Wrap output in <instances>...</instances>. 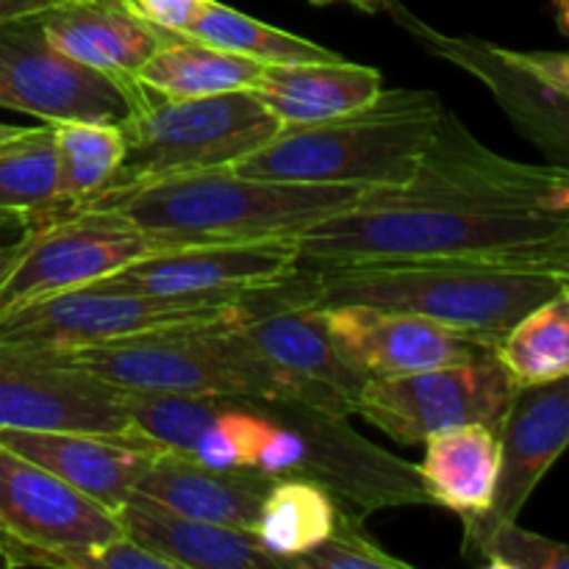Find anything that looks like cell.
Returning <instances> with one entry per match:
<instances>
[{
    "label": "cell",
    "instance_id": "d4e9b609",
    "mask_svg": "<svg viewBox=\"0 0 569 569\" xmlns=\"http://www.w3.org/2000/svg\"><path fill=\"white\" fill-rule=\"evenodd\" d=\"M259 61L178 33L156 50L137 72V81L159 98H209L250 92L261 78Z\"/></svg>",
    "mask_w": 569,
    "mask_h": 569
},
{
    "label": "cell",
    "instance_id": "8fae6325",
    "mask_svg": "<svg viewBox=\"0 0 569 569\" xmlns=\"http://www.w3.org/2000/svg\"><path fill=\"white\" fill-rule=\"evenodd\" d=\"M39 17L0 26V109L48 126L64 120L122 126L150 89L137 78L106 76L72 61L48 42Z\"/></svg>",
    "mask_w": 569,
    "mask_h": 569
},
{
    "label": "cell",
    "instance_id": "d6a6232c",
    "mask_svg": "<svg viewBox=\"0 0 569 569\" xmlns=\"http://www.w3.org/2000/svg\"><path fill=\"white\" fill-rule=\"evenodd\" d=\"M467 556H478L495 569H569V545L526 531L517 520L483 533Z\"/></svg>",
    "mask_w": 569,
    "mask_h": 569
},
{
    "label": "cell",
    "instance_id": "8d00e7d4",
    "mask_svg": "<svg viewBox=\"0 0 569 569\" xmlns=\"http://www.w3.org/2000/svg\"><path fill=\"white\" fill-rule=\"evenodd\" d=\"M61 3H67V0H0V26L26 20V17H39Z\"/></svg>",
    "mask_w": 569,
    "mask_h": 569
},
{
    "label": "cell",
    "instance_id": "7a4b0ae2",
    "mask_svg": "<svg viewBox=\"0 0 569 569\" xmlns=\"http://www.w3.org/2000/svg\"><path fill=\"white\" fill-rule=\"evenodd\" d=\"M303 270L311 303L320 309L361 303L406 311L489 350L520 317L569 283L559 272L465 259H361Z\"/></svg>",
    "mask_w": 569,
    "mask_h": 569
},
{
    "label": "cell",
    "instance_id": "9c48e42d",
    "mask_svg": "<svg viewBox=\"0 0 569 569\" xmlns=\"http://www.w3.org/2000/svg\"><path fill=\"white\" fill-rule=\"evenodd\" d=\"M120 533L114 511L0 445V565L81 569L83 550Z\"/></svg>",
    "mask_w": 569,
    "mask_h": 569
},
{
    "label": "cell",
    "instance_id": "4fadbf2b",
    "mask_svg": "<svg viewBox=\"0 0 569 569\" xmlns=\"http://www.w3.org/2000/svg\"><path fill=\"white\" fill-rule=\"evenodd\" d=\"M0 428L137 437L122 392L67 350L0 339Z\"/></svg>",
    "mask_w": 569,
    "mask_h": 569
},
{
    "label": "cell",
    "instance_id": "f35d334b",
    "mask_svg": "<svg viewBox=\"0 0 569 569\" xmlns=\"http://www.w3.org/2000/svg\"><path fill=\"white\" fill-rule=\"evenodd\" d=\"M31 126H9V122H0V144L11 142V139H20L22 133H28Z\"/></svg>",
    "mask_w": 569,
    "mask_h": 569
},
{
    "label": "cell",
    "instance_id": "f1b7e54d",
    "mask_svg": "<svg viewBox=\"0 0 569 569\" xmlns=\"http://www.w3.org/2000/svg\"><path fill=\"white\" fill-rule=\"evenodd\" d=\"M0 211L37 217L67 211L59 198V156L53 126L48 122L0 144Z\"/></svg>",
    "mask_w": 569,
    "mask_h": 569
},
{
    "label": "cell",
    "instance_id": "ba28073f",
    "mask_svg": "<svg viewBox=\"0 0 569 569\" xmlns=\"http://www.w3.org/2000/svg\"><path fill=\"white\" fill-rule=\"evenodd\" d=\"M276 287L244 298H167L98 281L0 311V339L72 350L164 328L237 320L256 315Z\"/></svg>",
    "mask_w": 569,
    "mask_h": 569
},
{
    "label": "cell",
    "instance_id": "74e56055",
    "mask_svg": "<svg viewBox=\"0 0 569 569\" xmlns=\"http://www.w3.org/2000/svg\"><path fill=\"white\" fill-rule=\"evenodd\" d=\"M339 3H348V6H353V9L367 11V14L398 9V0H339Z\"/></svg>",
    "mask_w": 569,
    "mask_h": 569
},
{
    "label": "cell",
    "instance_id": "7bdbcfd3",
    "mask_svg": "<svg viewBox=\"0 0 569 569\" xmlns=\"http://www.w3.org/2000/svg\"><path fill=\"white\" fill-rule=\"evenodd\" d=\"M126 3H133V0H126Z\"/></svg>",
    "mask_w": 569,
    "mask_h": 569
},
{
    "label": "cell",
    "instance_id": "83f0119b",
    "mask_svg": "<svg viewBox=\"0 0 569 569\" xmlns=\"http://www.w3.org/2000/svg\"><path fill=\"white\" fill-rule=\"evenodd\" d=\"M59 156V198L67 211L94 203L114 183L126 156L120 126L64 120L53 126Z\"/></svg>",
    "mask_w": 569,
    "mask_h": 569
},
{
    "label": "cell",
    "instance_id": "30bf717a",
    "mask_svg": "<svg viewBox=\"0 0 569 569\" xmlns=\"http://www.w3.org/2000/svg\"><path fill=\"white\" fill-rule=\"evenodd\" d=\"M517 383L495 350L459 365L433 367L395 378H372L361 387L353 415L400 445H422L448 428H503Z\"/></svg>",
    "mask_w": 569,
    "mask_h": 569
},
{
    "label": "cell",
    "instance_id": "52a82bcc",
    "mask_svg": "<svg viewBox=\"0 0 569 569\" xmlns=\"http://www.w3.org/2000/svg\"><path fill=\"white\" fill-rule=\"evenodd\" d=\"M120 128L126 156L109 189L233 167L270 142L281 122L253 92L209 98H159L150 92Z\"/></svg>",
    "mask_w": 569,
    "mask_h": 569
},
{
    "label": "cell",
    "instance_id": "9a60e30c",
    "mask_svg": "<svg viewBox=\"0 0 569 569\" xmlns=\"http://www.w3.org/2000/svg\"><path fill=\"white\" fill-rule=\"evenodd\" d=\"M239 328L267 361L303 383L326 409L353 415L367 381L333 345L322 309L311 303L309 272L303 267L278 283L270 300Z\"/></svg>",
    "mask_w": 569,
    "mask_h": 569
},
{
    "label": "cell",
    "instance_id": "f546056e",
    "mask_svg": "<svg viewBox=\"0 0 569 569\" xmlns=\"http://www.w3.org/2000/svg\"><path fill=\"white\" fill-rule=\"evenodd\" d=\"M189 37L203 39L214 48H226L231 53L248 56L259 64H298V61H328L339 59V53L311 42V39L289 33L283 28L261 22L244 11L211 0L203 14L189 26Z\"/></svg>",
    "mask_w": 569,
    "mask_h": 569
},
{
    "label": "cell",
    "instance_id": "6da1fadb",
    "mask_svg": "<svg viewBox=\"0 0 569 569\" xmlns=\"http://www.w3.org/2000/svg\"><path fill=\"white\" fill-rule=\"evenodd\" d=\"M300 267L465 259L569 281V167L495 153L445 109L411 181L365 189L298 237Z\"/></svg>",
    "mask_w": 569,
    "mask_h": 569
},
{
    "label": "cell",
    "instance_id": "ab89813d",
    "mask_svg": "<svg viewBox=\"0 0 569 569\" xmlns=\"http://www.w3.org/2000/svg\"><path fill=\"white\" fill-rule=\"evenodd\" d=\"M556 20H559V28L569 37V3L556 6Z\"/></svg>",
    "mask_w": 569,
    "mask_h": 569
},
{
    "label": "cell",
    "instance_id": "7c38bea8",
    "mask_svg": "<svg viewBox=\"0 0 569 569\" xmlns=\"http://www.w3.org/2000/svg\"><path fill=\"white\" fill-rule=\"evenodd\" d=\"M170 244L144 233L131 217L83 206L42 222L0 283V311L114 276Z\"/></svg>",
    "mask_w": 569,
    "mask_h": 569
},
{
    "label": "cell",
    "instance_id": "3957f363",
    "mask_svg": "<svg viewBox=\"0 0 569 569\" xmlns=\"http://www.w3.org/2000/svg\"><path fill=\"white\" fill-rule=\"evenodd\" d=\"M365 189L250 178L233 167L178 172L109 189L94 203L131 217L170 248L300 237L306 228L348 209Z\"/></svg>",
    "mask_w": 569,
    "mask_h": 569
},
{
    "label": "cell",
    "instance_id": "7402d4cb",
    "mask_svg": "<svg viewBox=\"0 0 569 569\" xmlns=\"http://www.w3.org/2000/svg\"><path fill=\"white\" fill-rule=\"evenodd\" d=\"M272 481L276 478L253 467L217 470L189 456L161 450L137 481V492L183 517L253 531Z\"/></svg>",
    "mask_w": 569,
    "mask_h": 569
},
{
    "label": "cell",
    "instance_id": "277c9868",
    "mask_svg": "<svg viewBox=\"0 0 569 569\" xmlns=\"http://www.w3.org/2000/svg\"><path fill=\"white\" fill-rule=\"evenodd\" d=\"M445 109L428 89H381L376 100L342 117L281 126L233 164L250 178L381 189L411 181Z\"/></svg>",
    "mask_w": 569,
    "mask_h": 569
},
{
    "label": "cell",
    "instance_id": "cb8c5ba5",
    "mask_svg": "<svg viewBox=\"0 0 569 569\" xmlns=\"http://www.w3.org/2000/svg\"><path fill=\"white\" fill-rule=\"evenodd\" d=\"M417 465L422 489L433 506L453 511L465 528L492 509L500 476V437L487 426L439 431L422 442Z\"/></svg>",
    "mask_w": 569,
    "mask_h": 569
},
{
    "label": "cell",
    "instance_id": "e0dca14e",
    "mask_svg": "<svg viewBox=\"0 0 569 569\" xmlns=\"http://www.w3.org/2000/svg\"><path fill=\"white\" fill-rule=\"evenodd\" d=\"M322 317L342 359L365 381L459 365L489 350L439 322L406 311L345 303L328 306Z\"/></svg>",
    "mask_w": 569,
    "mask_h": 569
},
{
    "label": "cell",
    "instance_id": "5b68a950",
    "mask_svg": "<svg viewBox=\"0 0 569 569\" xmlns=\"http://www.w3.org/2000/svg\"><path fill=\"white\" fill-rule=\"evenodd\" d=\"M237 320L178 326L67 353L122 392H176L198 398L303 400L322 406L250 345ZM326 409V406H322Z\"/></svg>",
    "mask_w": 569,
    "mask_h": 569
},
{
    "label": "cell",
    "instance_id": "836d02e7",
    "mask_svg": "<svg viewBox=\"0 0 569 569\" xmlns=\"http://www.w3.org/2000/svg\"><path fill=\"white\" fill-rule=\"evenodd\" d=\"M489 50L511 70L569 98V53L567 50H517L489 42Z\"/></svg>",
    "mask_w": 569,
    "mask_h": 569
},
{
    "label": "cell",
    "instance_id": "5bb4252c",
    "mask_svg": "<svg viewBox=\"0 0 569 569\" xmlns=\"http://www.w3.org/2000/svg\"><path fill=\"white\" fill-rule=\"evenodd\" d=\"M298 270V237H276L159 250L100 283L167 298H244L287 281Z\"/></svg>",
    "mask_w": 569,
    "mask_h": 569
},
{
    "label": "cell",
    "instance_id": "b9f144b4",
    "mask_svg": "<svg viewBox=\"0 0 569 569\" xmlns=\"http://www.w3.org/2000/svg\"><path fill=\"white\" fill-rule=\"evenodd\" d=\"M559 3H569V0H556V3H553V6H559Z\"/></svg>",
    "mask_w": 569,
    "mask_h": 569
},
{
    "label": "cell",
    "instance_id": "1f68e13d",
    "mask_svg": "<svg viewBox=\"0 0 569 569\" xmlns=\"http://www.w3.org/2000/svg\"><path fill=\"white\" fill-rule=\"evenodd\" d=\"M295 569H411L409 561L387 553L367 533L365 517L339 509L333 531L317 548L295 559Z\"/></svg>",
    "mask_w": 569,
    "mask_h": 569
},
{
    "label": "cell",
    "instance_id": "ffe728a7",
    "mask_svg": "<svg viewBox=\"0 0 569 569\" xmlns=\"http://www.w3.org/2000/svg\"><path fill=\"white\" fill-rule=\"evenodd\" d=\"M39 20L56 50L114 78H137L139 67L178 37L144 20L126 0H67Z\"/></svg>",
    "mask_w": 569,
    "mask_h": 569
},
{
    "label": "cell",
    "instance_id": "d6986e66",
    "mask_svg": "<svg viewBox=\"0 0 569 569\" xmlns=\"http://www.w3.org/2000/svg\"><path fill=\"white\" fill-rule=\"evenodd\" d=\"M415 37L426 44L431 53L450 64L461 67L472 78L483 83L506 111L517 131L531 139L553 164L565 167L569 156V98L531 81L522 72L511 70L489 50V42L467 37H445L431 31L428 26L406 20Z\"/></svg>",
    "mask_w": 569,
    "mask_h": 569
},
{
    "label": "cell",
    "instance_id": "4dcf8cb0",
    "mask_svg": "<svg viewBox=\"0 0 569 569\" xmlns=\"http://www.w3.org/2000/svg\"><path fill=\"white\" fill-rule=\"evenodd\" d=\"M122 406L137 437L189 459L222 415V398L176 392H122Z\"/></svg>",
    "mask_w": 569,
    "mask_h": 569
},
{
    "label": "cell",
    "instance_id": "e575fe53",
    "mask_svg": "<svg viewBox=\"0 0 569 569\" xmlns=\"http://www.w3.org/2000/svg\"><path fill=\"white\" fill-rule=\"evenodd\" d=\"M211 0H133V9L153 26L187 33L189 26L206 11Z\"/></svg>",
    "mask_w": 569,
    "mask_h": 569
},
{
    "label": "cell",
    "instance_id": "4316f807",
    "mask_svg": "<svg viewBox=\"0 0 569 569\" xmlns=\"http://www.w3.org/2000/svg\"><path fill=\"white\" fill-rule=\"evenodd\" d=\"M500 365L520 387L569 376V283L506 331L495 348Z\"/></svg>",
    "mask_w": 569,
    "mask_h": 569
},
{
    "label": "cell",
    "instance_id": "8992f818",
    "mask_svg": "<svg viewBox=\"0 0 569 569\" xmlns=\"http://www.w3.org/2000/svg\"><path fill=\"white\" fill-rule=\"evenodd\" d=\"M242 400L276 422V433L256 456L253 470L317 483L339 509L365 520L372 511L431 503L417 465L356 433L348 415L289 398Z\"/></svg>",
    "mask_w": 569,
    "mask_h": 569
},
{
    "label": "cell",
    "instance_id": "d590c367",
    "mask_svg": "<svg viewBox=\"0 0 569 569\" xmlns=\"http://www.w3.org/2000/svg\"><path fill=\"white\" fill-rule=\"evenodd\" d=\"M44 220H50V217L3 214V211H0V283H3V278L9 276L14 261L20 259L26 244L31 242L33 233L42 228Z\"/></svg>",
    "mask_w": 569,
    "mask_h": 569
},
{
    "label": "cell",
    "instance_id": "60d3db41",
    "mask_svg": "<svg viewBox=\"0 0 569 569\" xmlns=\"http://www.w3.org/2000/svg\"><path fill=\"white\" fill-rule=\"evenodd\" d=\"M309 3H315V6H331V3H339V0H309Z\"/></svg>",
    "mask_w": 569,
    "mask_h": 569
},
{
    "label": "cell",
    "instance_id": "484cf974",
    "mask_svg": "<svg viewBox=\"0 0 569 569\" xmlns=\"http://www.w3.org/2000/svg\"><path fill=\"white\" fill-rule=\"evenodd\" d=\"M339 506L331 495L303 478H276L261 503L253 537L283 567L309 553L333 531Z\"/></svg>",
    "mask_w": 569,
    "mask_h": 569
},
{
    "label": "cell",
    "instance_id": "603a6c76",
    "mask_svg": "<svg viewBox=\"0 0 569 569\" xmlns=\"http://www.w3.org/2000/svg\"><path fill=\"white\" fill-rule=\"evenodd\" d=\"M383 78L376 67L353 64L348 59L298 61V64H264L250 92L278 117L281 126L342 117L378 98Z\"/></svg>",
    "mask_w": 569,
    "mask_h": 569
},
{
    "label": "cell",
    "instance_id": "2e32d148",
    "mask_svg": "<svg viewBox=\"0 0 569 569\" xmlns=\"http://www.w3.org/2000/svg\"><path fill=\"white\" fill-rule=\"evenodd\" d=\"M500 476L492 509L465 528V553L483 533L520 517L528 498L569 448V376L520 387L500 428Z\"/></svg>",
    "mask_w": 569,
    "mask_h": 569
},
{
    "label": "cell",
    "instance_id": "ac0fdd59",
    "mask_svg": "<svg viewBox=\"0 0 569 569\" xmlns=\"http://www.w3.org/2000/svg\"><path fill=\"white\" fill-rule=\"evenodd\" d=\"M0 445L59 476L117 515L150 461L161 453L142 437L94 431H14L0 428Z\"/></svg>",
    "mask_w": 569,
    "mask_h": 569
},
{
    "label": "cell",
    "instance_id": "44dd1931",
    "mask_svg": "<svg viewBox=\"0 0 569 569\" xmlns=\"http://www.w3.org/2000/svg\"><path fill=\"white\" fill-rule=\"evenodd\" d=\"M122 533L150 553L170 561L172 569H281L283 565L264 553L253 531L214 526L183 517L159 500L133 489L117 509Z\"/></svg>",
    "mask_w": 569,
    "mask_h": 569
}]
</instances>
